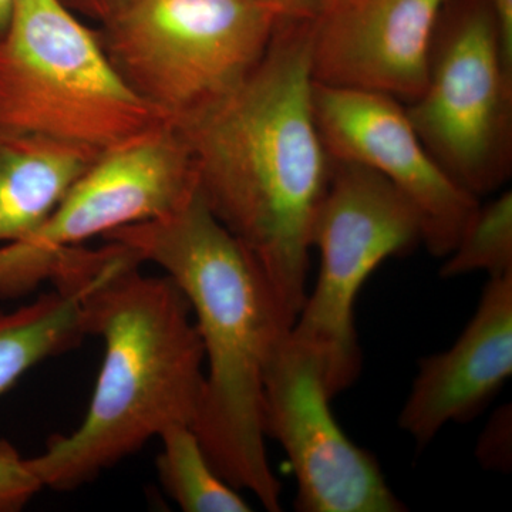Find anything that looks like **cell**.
<instances>
[{
  "label": "cell",
  "mask_w": 512,
  "mask_h": 512,
  "mask_svg": "<svg viewBox=\"0 0 512 512\" xmlns=\"http://www.w3.org/2000/svg\"><path fill=\"white\" fill-rule=\"evenodd\" d=\"M16 0H0V39L5 36L12 19L13 8Z\"/></svg>",
  "instance_id": "obj_22"
},
{
  "label": "cell",
  "mask_w": 512,
  "mask_h": 512,
  "mask_svg": "<svg viewBox=\"0 0 512 512\" xmlns=\"http://www.w3.org/2000/svg\"><path fill=\"white\" fill-rule=\"evenodd\" d=\"M427 151L480 200L512 173V64L485 0H447L423 92L404 104Z\"/></svg>",
  "instance_id": "obj_6"
},
{
  "label": "cell",
  "mask_w": 512,
  "mask_h": 512,
  "mask_svg": "<svg viewBox=\"0 0 512 512\" xmlns=\"http://www.w3.org/2000/svg\"><path fill=\"white\" fill-rule=\"evenodd\" d=\"M512 373V272L490 276L450 349L421 360L399 424L420 448L447 423L476 416Z\"/></svg>",
  "instance_id": "obj_12"
},
{
  "label": "cell",
  "mask_w": 512,
  "mask_h": 512,
  "mask_svg": "<svg viewBox=\"0 0 512 512\" xmlns=\"http://www.w3.org/2000/svg\"><path fill=\"white\" fill-rule=\"evenodd\" d=\"M275 9L279 18L286 20H313L325 6L326 0H265Z\"/></svg>",
  "instance_id": "obj_20"
},
{
  "label": "cell",
  "mask_w": 512,
  "mask_h": 512,
  "mask_svg": "<svg viewBox=\"0 0 512 512\" xmlns=\"http://www.w3.org/2000/svg\"><path fill=\"white\" fill-rule=\"evenodd\" d=\"M330 400L320 356L289 330L266 372L264 429L288 456L298 485L296 510H406L375 456L340 429Z\"/></svg>",
  "instance_id": "obj_9"
},
{
  "label": "cell",
  "mask_w": 512,
  "mask_h": 512,
  "mask_svg": "<svg viewBox=\"0 0 512 512\" xmlns=\"http://www.w3.org/2000/svg\"><path fill=\"white\" fill-rule=\"evenodd\" d=\"M279 22L265 0H133L94 29L121 80L180 124L244 83Z\"/></svg>",
  "instance_id": "obj_5"
},
{
  "label": "cell",
  "mask_w": 512,
  "mask_h": 512,
  "mask_svg": "<svg viewBox=\"0 0 512 512\" xmlns=\"http://www.w3.org/2000/svg\"><path fill=\"white\" fill-rule=\"evenodd\" d=\"M158 476L185 512H249L251 505L220 476L191 426H171L158 436Z\"/></svg>",
  "instance_id": "obj_15"
},
{
  "label": "cell",
  "mask_w": 512,
  "mask_h": 512,
  "mask_svg": "<svg viewBox=\"0 0 512 512\" xmlns=\"http://www.w3.org/2000/svg\"><path fill=\"white\" fill-rule=\"evenodd\" d=\"M160 266L190 303L204 349L205 380L194 429L234 488L281 511L282 484L266 453L264 389L269 363L292 326L247 249L195 191L177 210L104 235Z\"/></svg>",
  "instance_id": "obj_3"
},
{
  "label": "cell",
  "mask_w": 512,
  "mask_h": 512,
  "mask_svg": "<svg viewBox=\"0 0 512 512\" xmlns=\"http://www.w3.org/2000/svg\"><path fill=\"white\" fill-rule=\"evenodd\" d=\"M195 191L191 151L174 124L107 151L36 231L0 244V299L28 295L70 249L177 210Z\"/></svg>",
  "instance_id": "obj_8"
},
{
  "label": "cell",
  "mask_w": 512,
  "mask_h": 512,
  "mask_svg": "<svg viewBox=\"0 0 512 512\" xmlns=\"http://www.w3.org/2000/svg\"><path fill=\"white\" fill-rule=\"evenodd\" d=\"M500 28L504 56L512 64V0H485Z\"/></svg>",
  "instance_id": "obj_21"
},
{
  "label": "cell",
  "mask_w": 512,
  "mask_h": 512,
  "mask_svg": "<svg viewBox=\"0 0 512 512\" xmlns=\"http://www.w3.org/2000/svg\"><path fill=\"white\" fill-rule=\"evenodd\" d=\"M168 123L121 80L60 0H16L0 39V130L107 153Z\"/></svg>",
  "instance_id": "obj_4"
},
{
  "label": "cell",
  "mask_w": 512,
  "mask_h": 512,
  "mask_svg": "<svg viewBox=\"0 0 512 512\" xmlns=\"http://www.w3.org/2000/svg\"><path fill=\"white\" fill-rule=\"evenodd\" d=\"M313 116L332 160L365 165L413 205L421 242L446 258L480 200L434 160L414 130L402 101L387 94L313 82Z\"/></svg>",
  "instance_id": "obj_10"
},
{
  "label": "cell",
  "mask_w": 512,
  "mask_h": 512,
  "mask_svg": "<svg viewBox=\"0 0 512 512\" xmlns=\"http://www.w3.org/2000/svg\"><path fill=\"white\" fill-rule=\"evenodd\" d=\"M420 242L419 215L402 192L365 165L330 158L328 190L311 238L319 251L318 281L291 332L320 356L332 399L360 373L357 295L384 261Z\"/></svg>",
  "instance_id": "obj_7"
},
{
  "label": "cell",
  "mask_w": 512,
  "mask_h": 512,
  "mask_svg": "<svg viewBox=\"0 0 512 512\" xmlns=\"http://www.w3.org/2000/svg\"><path fill=\"white\" fill-rule=\"evenodd\" d=\"M103 154L40 134L0 130V244L36 231Z\"/></svg>",
  "instance_id": "obj_13"
},
{
  "label": "cell",
  "mask_w": 512,
  "mask_h": 512,
  "mask_svg": "<svg viewBox=\"0 0 512 512\" xmlns=\"http://www.w3.org/2000/svg\"><path fill=\"white\" fill-rule=\"evenodd\" d=\"M311 22L281 19L241 86L174 124L202 200L254 258L291 326L308 295L313 222L330 178L313 116Z\"/></svg>",
  "instance_id": "obj_1"
},
{
  "label": "cell",
  "mask_w": 512,
  "mask_h": 512,
  "mask_svg": "<svg viewBox=\"0 0 512 512\" xmlns=\"http://www.w3.org/2000/svg\"><path fill=\"white\" fill-rule=\"evenodd\" d=\"M103 242L67 251L47 281L82 288L87 333L104 346L80 426L29 458L43 488L57 491L90 483L168 427L194 426L204 390V349L183 291L167 275L144 274L127 245Z\"/></svg>",
  "instance_id": "obj_2"
},
{
  "label": "cell",
  "mask_w": 512,
  "mask_h": 512,
  "mask_svg": "<svg viewBox=\"0 0 512 512\" xmlns=\"http://www.w3.org/2000/svg\"><path fill=\"white\" fill-rule=\"evenodd\" d=\"M42 490L29 458L20 456L8 440L0 439V512L22 510Z\"/></svg>",
  "instance_id": "obj_17"
},
{
  "label": "cell",
  "mask_w": 512,
  "mask_h": 512,
  "mask_svg": "<svg viewBox=\"0 0 512 512\" xmlns=\"http://www.w3.org/2000/svg\"><path fill=\"white\" fill-rule=\"evenodd\" d=\"M510 419V413H505L503 409V414L494 417L481 437V461L485 464L503 470L507 468V460L510 461V457H507V430L510 429V424L507 426V421Z\"/></svg>",
  "instance_id": "obj_18"
},
{
  "label": "cell",
  "mask_w": 512,
  "mask_h": 512,
  "mask_svg": "<svg viewBox=\"0 0 512 512\" xmlns=\"http://www.w3.org/2000/svg\"><path fill=\"white\" fill-rule=\"evenodd\" d=\"M15 311L0 313V397L30 369L83 342L87 333L82 288L64 279Z\"/></svg>",
  "instance_id": "obj_14"
},
{
  "label": "cell",
  "mask_w": 512,
  "mask_h": 512,
  "mask_svg": "<svg viewBox=\"0 0 512 512\" xmlns=\"http://www.w3.org/2000/svg\"><path fill=\"white\" fill-rule=\"evenodd\" d=\"M487 272L488 276L512 272V192L478 205L458 238L456 247L444 258L441 278Z\"/></svg>",
  "instance_id": "obj_16"
},
{
  "label": "cell",
  "mask_w": 512,
  "mask_h": 512,
  "mask_svg": "<svg viewBox=\"0 0 512 512\" xmlns=\"http://www.w3.org/2000/svg\"><path fill=\"white\" fill-rule=\"evenodd\" d=\"M447 0H326L311 22L313 82L387 94L423 92Z\"/></svg>",
  "instance_id": "obj_11"
},
{
  "label": "cell",
  "mask_w": 512,
  "mask_h": 512,
  "mask_svg": "<svg viewBox=\"0 0 512 512\" xmlns=\"http://www.w3.org/2000/svg\"><path fill=\"white\" fill-rule=\"evenodd\" d=\"M60 2L80 19L92 20L99 25L113 18L133 0H60Z\"/></svg>",
  "instance_id": "obj_19"
}]
</instances>
